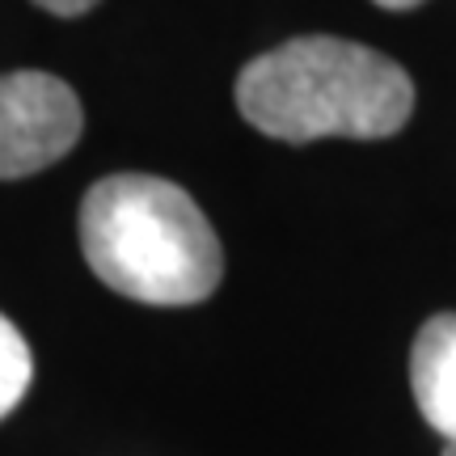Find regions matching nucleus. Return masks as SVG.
<instances>
[{
    "label": "nucleus",
    "mask_w": 456,
    "mask_h": 456,
    "mask_svg": "<svg viewBox=\"0 0 456 456\" xmlns=\"http://www.w3.org/2000/svg\"><path fill=\"white\" fill-rule=\"evenodd\" d=\"M81 249L106 288L144 305H199L224 275L208 216L182 186L152 174H114L89 186Z\"/></svg>",
    "instance_id": "2"
},
{
    "label": "nucleus",
    "mask_w": 456,
    "mask_h": 456,
    "mask_svg": "<svg viewBox=\"0 0 456 456\" xmlns=\"http://www.w3.org/2000/svg\"><path fill=\"white\" fill-rule=\"evenodd\" d=\"M34 376V355L26 338L17 334V326L0 313V419L26 397Z\"/></svg>",
    "instance_id": "5"
},
{
    "label": "nucleus",
    "mask_w": 456,
    "mask_h": 456,
    "mask_svg": "<svg viewBox=\"0 0 456 456\" xmlns=\"http://www.w3.org/2000/svg\"><path fill=\"white\" fill-rule=\"evenodd\" d=\"M444 456H456V448H452V444H448V448H444Z\"/></svg>",
    "instance_id": "8"
},
{
    "label": "nucleus",
    "mask_w": 456,
    "mask_h": 456,
    "mask_svg": "<svg viewBox=\"0 0 456 456\" xmlns=\"http://www.w3.org/2000/svg\"><path fill=\"white\" fill-rule=\"evenodd\" d=\"M81 102L51 72L0 77V178H30L81 140Z\"/></svg>",
    "instance_id": "3"
},
{
    "label": "nucleus",
    "mask_w": 456,
    "mask_h": 456,
    "mask_svg": "<svg viewBox=\"0 0 456 456\" xmlns=\"http://www.w3.org/2000/svg\"><path fill=\"white\" fill-rule=\"evenodd\" d=\"M38 9H47V13H55V17H81V13H89L98 0H34Z\"/></svg>",
    "instance_id": "6"
},
{
    "label": "nucleus",
    "mask_w": 456,
    "mask_h": 456,
    "mask_svg": "<svg viewBox=\"0 0 456 456\" xmlns=\"http://www.w3.org/2000/svg\"><path fill=\"white\" fill-rule=\"evenodd\" d=\"M380 9H393V13H406V9H414V4H423V0H376Z\"/></svg>",
    "instance_id": "7"
},
{
    "label": "nucleus",
    "mask_w": 456,
    "mask_h": 456,
    "mask_svg": "<svg viewBox=\"0 0 456 456\" xmlns=\"http://www.w3.org/2000/svg\"><path fill=\"white\" fill-rule=\"evenodd\" d=\"M410 385L431 431L456 448V313H436L410 351Z\"/></svg>",
    "instance_id": "4"
},
{
    "label": "nucleus",
    "mask_w": 456,
    "mask_h": 456,
    "mask_svg": "<svg viewBox=\"0 0 456 456\" xmlns=\"http://www.w3.org/2000/svg\"><path fill=\"white\" fill-rule=\"evenodd\" d=\"M237 110L283 144H309L326 135L385 140L406 127L414 85L389 55L309 34L249 60L237 77Z\"/></svg>",
    "instance_id": "1"
}]
</instances>
